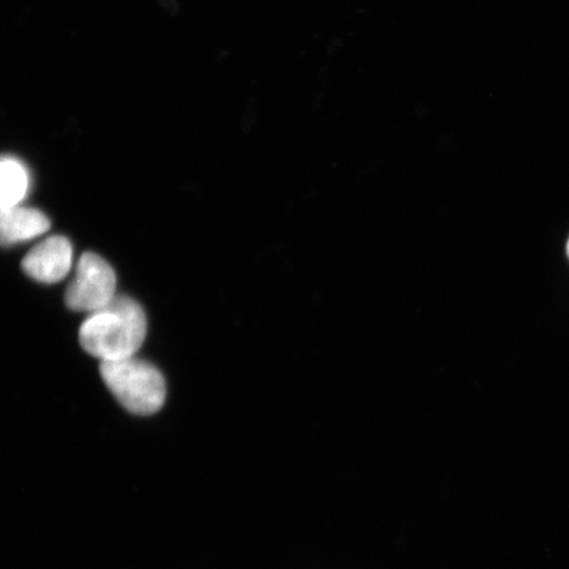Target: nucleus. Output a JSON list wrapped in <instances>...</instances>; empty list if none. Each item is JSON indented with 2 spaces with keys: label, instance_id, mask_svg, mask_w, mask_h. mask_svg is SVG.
I'll list each match as a JSON object with an SVG mask.
<instances>
[{
  "label": "nucleus",
  "instance_id": "20e7f679",
  "mask_svg": "<svg viewBox=\"0 0 569 569\" xmlns=\"http://www.w3.org/2000/svg\"><path fill=\"white\" fill-rule=\"evenodd\" d=\"M73 266V247L63 237H51L34 246L21 261L27 276L41 283L66 279Z\"/></svg>",
  "mask_w": 569,
  "mask_h": 569
},
{
  "label": "nucleus",
  "instance_id": "39448f33",
  "mask_svg": "<svg viewBox=\"0 0 569 569\" xmlns=\"http://www.w3.org/2000/svg\"><path fill=\"white\" fill-rule=\"evenodd\" d=\"M51 229V220L38 209L0 210V246L11 247L41 237Z\"/></svg>",
  "mask_w": 569,
  "mask_h": 569
},
{
  "label": "nucleus",
  "instance_id": "0eeeda50",
  "mask_svg": "<svg viewBox=\"0 0 569 569\" xmlns=\"http://www.w3.org/2000/svg\"><path fill=\"white\" fill-rule=\"evenodd\" d=\"M567 252H568V256H569V240H568V246H567Z\"/></svg>",
  "mask_w": 569,
  "mask_h": 569
},
{
  "label": "nucleus",
  "instance_id": "f03ea898",
  "mask_svg": "<svg viewBox=\"0 0 569 569\" xmlns=\"http://www.w3.org/2000/svg\"><path fill=\"white\" fill-rule=\"evenodd\" d=\"M106 387L122 407L137 416H151L166 403L167 383L158 368L144 360L126 358L101 361Z\"/></svg>",
  "mask_w": 569,
  "mask_h": 569
},
{
  "label": "nucleus",
  "instance_id": "7ed1b4c3",
  "mask_svg": "<svg viewBox=\"0 0 569 569\" xmlns=\"http://www.w3.org/2000/svg\"><path fill=\"white\" fill-rule=\"evenodd\" d=\"M117 297V274L101 256L83 253L69 283L66 302L70 310L94 312Z\"/></svg>",
  "mask_w": 569,
  "mask_h": 569
},
{
  "label": "nucleus",
  "instance_id": "423d86ee",
  "mask_svg": "<svg viewBox=\"0 0 569 569\" xmlns=\"http://www.w3.org/2000/svg\"><path fill=\"white\" fill-rule=\"evenodd\" d=\"M30 190V173L16 158H0V210L16 208Z\"/></svg>",
  "mask_w": 569,
  "mask_h": 569
},
{
  "label": "nucleus",
  "instance_id": "f257e3e1",
  "mask_svg": "<svg viewBox=\"0 0 569 569\" xmlns=\"http://www.w3.org/2000/svg\"><path fill=\"white\" fill-rule=\"evenodd\" d=\"M146 337L144 310L124 296H117L104 308L91 312L80 329L83 350L101 361L132 358Z\"/></svg>",
  "mask_w": 569,
  "mask_h": 569
}]
</instances>
